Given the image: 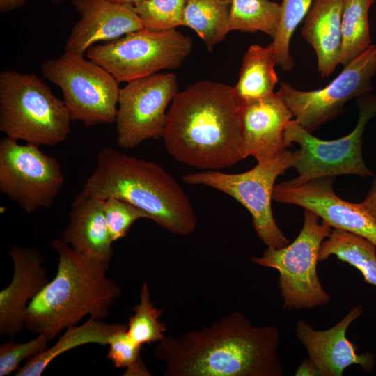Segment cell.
<instances>
[{
	"label": "cell",
	"instance_id": "1",
	"mask_svg": "<svg viewBox=\"0 0 376 376\" xmlns=\"http://www.w3.org/2000/svg\"><path fill=\"white\" fill-rule=\"evenodd\" d=\"M276 327L253 326L235 311L209 327L180 336H165L155 357L165 376H281Z\"/></svg>",
	"mask_w": 376,
	"mask_h": 376
},
{
	"label": "cell",
	"instance_id": "2",
	"mask_svg": "<svg viewBox=\"0 0 376 376\" xmlns=\"http://www.w3.org/2000/svg\"><path fill=\"white\" fill-rule=\"evenodd\" d=\"M162 138L175 160L199 169L228 168L245 159L233 87L205 80L178 93Z\"/></svg>",
	"mask_w": 376,
	"mask_h": 376
},
{
	"label": "cell",
	"instance_id": "3",
	"mask_svg": "<svg viewBox=\"0 0 376 376\" xmlns=\"http://www.w3.org/2000/svg\"><path fill=\"white\" fill-rule=\"evenodd\" d=\"M52 246L58 256L54 278L29 304L25 328L49 341L85 316L104 320L121 289L107 276L109 264L86 258L62 240Z\"/></svg>",
	"mask_w": 376,
	"mask_h": 376
},
{
	"label": "cell",
	"instance_id": "4",
	"mask_svg": "<svg viewBox=\"0 0 376 376\" xmlns=\"http://www.w3.org/2000/svg\"><path fill=\"white\" fill-rule=\"evenodd\" d=\"M105 200L115 197L143 211L169 233L188 235L195 230L194 209L182 187L162 167L152 162L106 148L81 191Z\"/></svg>",
	"mask_w": 376,
	"mask_h": 376
},
{
	"label": "cell",
	"instance_id": "5",
	"mask_svg": "<svg viewBox=\"0 0 376 376\" xmlns=\"http://www.w3.org/2000/svg\"><path fill=\"white\" fill-rule=\"evenodd\" d=\"M72 118L37 75L15 70L0 72V131L13 139L53 146L70 133Z\"/></svg>",
	"mask_w": 376,
	"mask_h": 376
},
{
	"label": "cell",
	"instance_id": "6",
	"mask_svg": "<svg viewBox=\"0 0 376 376\" xmlns=\"http://www.w3.org/2000/svg\"><path fill=\"white\" fill-rule=\"evenodd\" d=\"M303 227L295 241L282 248H269L251 261L279 272V287L283 306L288 310L313 308L327 304L331 299L317 273L322 242L331 232L313 212L305 209Z\"/></svg>",
	"mask_w": 376,
	"mask_h": 376
},
{
	"label": "cell",
	"instance_id": "7",
	"mask_svg": "<svg viewBox=\"0 0 376 376\" xmlns=\"http://www.w3.org/2000/svg\"><path fill=\"white\" fill-rule=\"evenodd\" d=\"M358 107L359 117L356 127L347 136L336 140L320 139L296 120H290L285 130V141L288 146L295 142L300 148L294 152L293 167L298 176L285 181L288 185H299L343 174L373 175L364 162L362 143L366 125L376 113V95L366 94L359 97Z\"/></svg>",
	"mask_w": 376,
	"mask_h": 376
},
{
	"label": "cell",
	"instance_id": "8",
	"mask_svg": "<svg viewBox=\"0 0 376 376\" xmlns=\"http://www.w3.org/2000/svg\"><path fill=\"white\" fill-rule=\"evenodd\" d=\"M192 47L191 38L176 29L143 28L116 40L94 45L86 54L120 83L179 68Z\"/></svg>",
	"mask_w": 376,
	"mask_h": 376
},
{
	"label": "cell",
	"instance_id": "9",
	"mask_svg": "<svg viewBox=\"0 0 376 376\" xmlns=\"http://www.w3.org/2000/svg\"><path fill=\"white\" fill-rule=\"evenodd\" d=\"M295 153L285 150L279 156L259 161L249 171L230 174L208 170L186 174L184 182L210 187L235 198L251 214L253 228L269 248H282L290 244L274 218L272 201L278 176L293 167Z\"/></svg>",
	"mask_w": 376,
	"mask_h": 376
},
{
	"label": "cell",
	"instance_id": "10",
	"mask_svg": "<svg viewBox=\"0 0 376 376\" xmlns=\"http://www.w3.org/2000/svg\"><path fill=\"white\" fill-rule=\"evenodd\" d=\"M41 72L61 89L72 121L86 127L116 122L119 82L103 67L84 56L64 52L44 61Z\"/></svg>",
	"mask_w": 376,
	"mask_h": 376
},
{
	"label": "cell",
	"instance_id": "11",
	"mask_svg": "<svg viewBox=\"0 0 376 376\" xmlns=\"http://www.w3.org/2000/svg\"><path fill=\"white\" fill-rule=\"evenodd\" d=\"M0 140V191L28 214L50 207L65 182L58 160L38 146Z\"/></svg>",
	"mask_w": 376,
	"mask_h": 376
},
{
	"label": "cell",
	"instance_id": "12",
	"mask_svg": "<svg viewBox=\"0 0 376 376\" xmlns=\"http://www.w3.org/2000/svg\"><path fill=\"white\" fill-rule=\"evenodd\" d=\"M375 72L376 45L372 44L325 87L303 91L282 81L279 92L295 120L312 132L338 116L347 102L373 91Z\"/></svg>",
	"mask_w": 376,
	"mask_h": 376
},
{
	"label": "cell",
	"instance_id": "13",
	"mask_svg": "<svg viewBox=\"0 0 376 376\" xmlns=\"http://www.w3.org/2000/svg\"><path fill=\"white\" fill-rule=\"evenodd\" d=\"M120 88L116 118L118 146L132 149L162 137L166 108L178 93L175 74L155 73Z\"/></svg>",
	"mask_w": 376,
	"mask_h": 376
},
{
	"label": "cell",
	"instance_id": "14",
	"mask_svg": "<svg viewBox=\"0 0 376 376\" xmlns=\"http://www.w3.org/2000/svg\"><path fill=\"white\" fill-rule=\"evenodd\" d=\"M334 178H321L299 185L285 181L274 187L272 200L309 210L334 228L362 236L376 245V219L361 203L338 197L333 189Z\"/></svg>",
	"mask_w": 376,
	"mask_h": 376
},
{
	"label": "cell",
	"instance_id": "15",
	"mask_svg": "<svg viewBox=\"0 0 376 376\" xmlns=\"http://www.w3.org/2000/svg\"><path fill=\"white\" fill-rule=\"evenodd\" d=\"M72 3L80 18L66 40L65 53L84 56L97 42L114 40L143 29L133 5L111 0H72Z\"/></svg>",
	"mask_w": 376,
	"mask_h": 376
},
{
	"label": "cell",
	"instance_id": "16",
	"mask_svg": "<svg viewBox=\"0 0 376 376\" xmlns=\"http://www.w3.org/2000/svg\"><path fill=\"white\" fill-rule=\"evenodd\" d=\"M8 254L13 275L0 292V334L12 339L25 328L29 304L49 281L44 258L37 249L14 244Z\"/></svg>",
	"mask_w": 376,
	"mask_h": 376
},
{
	"label": "cell",
	"instance_id": "17",
	"mask_svg": "<svg viewBox=\"0 0 376 376\" xmlns=\"http://www.w3.org/2000/svg\"><path fill=\"white\" fill-rule=\"evenodd\" d=\"M362 313L361 306H354L335 326L323 331L315 330L302 320L297 322L296 335L318 368L320 376H341L345 369L353 364L372 372L374 356L370 352L358 354L354 345L346 337L347 328Z\"/></svg>",
	"mask_w": 376,
	"mask_h": 376
},
{
	"label": "cell",
	"instance_id": "18",
	"mask_svg": "<svg viewBox=\"0 0 376 376\" xmlns=\"http://www.w3.org/2000/svg\"><path fill=\"white\" fill-rule=\"evenodd\" d=\"M240 106L243 149L257 162L274 159L289 146L284 137L293 115L279 92Z\"/></svg>",
	"mask_w": 376,
	"mask_h": 376
},
{
	"label": "cell",
	"instance_id": "19",
	"mask_svg": "<svg viewBox=\"0 0 376 376\" xmlns=\"http://www.w3.org/2000/svg\"><path fill=\"white\" fill-rule=\"evenodd\" d=\"M104 201L79 193L69 212L62 240L80 255L109 264L113 256V241L109 232Z\"/></svg>",
	"mask_w": 376,
	"mask_h": 376
},
{
	"label": "cell",
	"instance_id": "20",
	"mask_svg": "<svg viewBox=\"0 0 376 376\" xmlns=\"http://www.w3.org/2000/svg\"><path fill=\"white\" fill-rule=\"evenodd\" d=\"M345 0H313L301 35L315 50L318 72L327 77L339 64Z\"/></svg>",
	"mask_w": 376,
	"mask_h": 376
},
{
	"label": "cell",
	"instance_id": "21",
	"mask_svg": "<svg viewBox=\"0 0 376 376\" xmlns=\"http://www.w3.org/2000/svg\"><path fill=\"white\" fill-rule=\"evenodd\" d=\"M124 325L89 318L81 325L70 326L53 346L28 360L15 375L40 376L56 358L79 346L95 343L104 347L108 345L110 336Z\"/></svg>",
	"mask_w": 376,
	"mask_h": 376
},
{
	"label": "cell",
	"instance_id": "22",
	"mask_svg": "<svg viewBox=\"0 0 376 376\" xmlns=\"http://www.w3.org/2000/svg\"><path fill=\"white\" fill-rule=\"evenodd\" d=\"M276 59L272 47L251 45L244 54L240 76L233 87L240 105L274 93L279 78L274 70Z\"/></svg>",
	"mask_w": 376,
	"mask_h": 376
},
{
	"label": "cell",
	"instance_id": "23",
	"mask_svg": "<svg viewBox=\"0 0 376 376\" xmlns=\"http://www.w3.org/2000/svg\"><path fill=\"white\" fill-rule=\"evenodd\" d=\"M331 255L358 269L365 281L376 286V245L359 235L334 228L320 246L318 260Z\"/></svg>",
	"mask_w": 376,
	"mask_h": 376
},
{
	"label": "cell",
	"instance_id": "24",
	"mask_svg": "<svg viewBox=\"0 0 376 376\" xmlns=\"http://www.w3.org/2000/svg\"><path fill=\"white\" fill-rule=\"evenodd\" d=\"M230 6L231 0H185L182 26L194 30L212 50L230 31Z\"/></svg>",
	"mask_w": 376,
	"mask_h": 376
},
{
	"label": "cell",
	"instance_id": "25",
	"mask_svg": "<svg viewBox=\"0 0 376 376\" xmlns=\"http://www.w3.org/2000/svg\"><path fill=\"white\" fill-rule=\"evenodd\" d=\"M375 0H345L339 64L347 65L371 45L368 11Z\"/></svg>",
	"mask_w": 376,
	"mask_h": 376
},
{
	"label": "cell",
	"instance_id": "26",
	"mask_svg": "<svg viewBox=\"0 0 376 376\" xmlns=\"http://www.w3.org/2000/svg\"><path fill=\"white\" fill-rule=\"evenodd\" d=\"M281 18V5L270 0H231L229 30L262 31L272 39Z\"/></svg>",
	"mask_w": 376,
	"mask_h": 376
},
{
	"label": "cell",
	"instance_id": "27",
	"mask_svg": "<svg viewBox=\"0 0 376 376\" xmlns=\"http://www.w3.org/2000/svg\"><path fill=\"white\" fill-rule=\"evenodd\" d=\"M139 303L133 308L134 315L129 318L127 331L139 345L160 342L165 337V324L160 320L162 310L151 301L148 285L144 282L140 290Z\"/></svg>",
	"mask_w": 376,
	"mask_h": 376
},
{
	"label": "cell",
	"instance_id": "28",
	"mask_svg": "<svg viewBox=\"0 0 376 376\" xmlns=\"http://www.w3.org/2000/svg\"><path fill=\"white\" fill-rule=\"evenodd\" d=\"M313 0H282L281 18L272 47L276 59V65L283 70L289 71L295 65L290 52V43L293 33L298 25L305 19Z\"/></svg>",
	"mask_w": 376,
	"mask_h": 376
},
{
	"label": "cell",
	"instance_id": "29",
	"mask_svg": "<svg viewBox=\"0 0 376 376\" xmlns=\"http://www.w3.org/2000/svg\"><path fill=\"white\" fill-rule=\"evenodd\" d=\"M185 1L142 0L134 6L144 29L168 31L182 26Z\"/></svg>",
	"mask_w": 376,
	"mask_h": 376
},
{
	"label": "cell",
	"instance_id": "30",
	"mask_svg": "<svg viewBox=\"0 0 376 376\" xmlns=\"http://www.w3.org/2000/svg\"><path fill=\"white\" fill-rule=\"evenodd\" d=\"M127 325L114 332L108 341L107 358L116 368H125L124 376H150L141 357V346L128 335Z\"/></svg>",
	"mask_w": 376,
	"mask_h": 376
},
{
	"label": "cell",
	"instance_id": "31",
	"mask_svg": "<svg viewBox=\"0 0 376 376\" xmlns=\"http://www.w3.org/2000/svg\"><path fill=\"white\" fill-rule=\"evenodd\" d=\"M104 201L105 218L113 242L125 237L136 220L150 219L146 212L126 201L115 197H109Z\"/></svg>",
	"mask_w": 376,
	"mask_h": 376
},
{
	"label": "cell",
	"instance_id": "32",
	"mask_svg": "<svg viewBox=\"0 0 376 376\" xmlns=\"http://www.w3.org/2000/svg\"><path fill=\"white\" fill-rule=\"evenodd\" d=\"M49 340L45 334L26 343L10 340L0 345V376H6L19 369L24 360H29L48 347Z\"/></svg>",
	"mask_w": 376,
	"mask_h": 376
},
{
	"label": "cell",
	"instance_id": "33",
	"mask_svg": "<svg viewBox=\"0 0 376 376\" xmlns=\"http://www.w3.org/2000/svg\"><path fill=\"white\" fill-rule=\"evenodd\" d=\"M361 205L368 214L376 219V175L370 191Z\"/></svg>",
	"mask_w": 376,
	"mask_h": 376
},
{
	"label": "cell",
	"instance_id": "34",
	"mask_svg": "<svg viewBox=\"0 0 376 376\" xmlns=\"http://www.w3.org/2000/svg\"><path fill=\"white\" fill-rule=\"evenodd\" d=\"M296 376H320L315 363L310 359L303 360L295 371Z\"/></svg>",
	"mask_w": 376,
	"mask_h": 376
},
{
	"label": "cell",
	"instance_id": "35",
	"mask_svg": "<svg viewBox=\"0 0 376 376\" xmlns=\"http://www.w3.org/2000/svg\"><path fill=\"white\" fill-rule=\"evenodd\" d=\"M26 0H0V12L5 13L23 6Z\"/></svg>",
	"mask_w": 376,
	"mask_h": 376
},
{
	"label": "cell",
	"instance_id": "36",
	"mask_svg": "<svg viewBox=\"0 0 376 376\" xmlns=\"http://www.w3.org/2000/svg\"><path fill=\"white\" fill-rule=\"evenodd\" d=\"M114 2L120 3H125V4H130L134 6L136 3L142 1V0H111Z\"/></svg>",
	"mask_w": 376,
	"mask_h": 376
},
{
	"label": "cell",
	"instance_id": "37",
	"mask_svg": "<svg viewBox=\"0 0 376 376\" xmlns=\"http://www.w3.org/2000/svg\"><path fill=\"white\" fill-rule=\"evenodd\" d=\"M52 3H61L63 0H49Z\"/></svg>",
	"mask_w": 376,
	"mask_h": 376
}]
</instances>
